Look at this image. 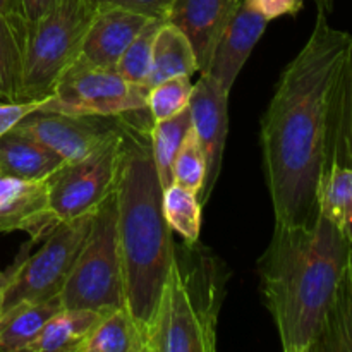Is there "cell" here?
<instances>
[{
    "instance_id": "1",
    "label": "cell",
    "mask_w": 352,
    "mask_h": 352,
    "mask_svg": "<svg viewBox=\"0 0 352 352\" xmlns=\"http://www.w3.org/2000/svg\"><path fill=\"white\" fill-rule=\"evenodd\" d=\"M352 52V34L318 12L305 47L280 74L261 117L260 143L275 223L305 226L318 215L333 93Z\"/></svg>"
},
{
    "instance_id": "2",
    "label": "cell",
    "mask_w": 352,
    "mask_h": 352,
    "mask_svg": "<svg viewBox=\"0 0 352 352\" xmlns=\"http://www.w3.org/2000/svg\"><path fill=\"white\" fill-rule=\"evenodd\" d=\"M351 244L322 213L305 226L275 223L258 260L265 305L285 352H313Z\"/></svg>"
},
{
    "instance_id": "3",
    "label": "cell",
    "mask_w": 352,
    "mask_h": 352,
    "mask_svg": "<svg viewBox=\"0 0 352 352\" xmlns=\"http://www.w3.org/2000/svg\"><path fill=\"white\" fill-rule=\"evenodd\" d=\"M162 198L164 188L151 155L150 131L129 127L126 157L116 186L117 230L126 306L143 336L174 260V232L165 220Z\"/></svg>"
},
{
    "instance_id": "4",
    "label": "cell",
    "mask_w": 352,
    "mask_h": 352,
    "mask_svg": "<svg viewBox=\"0 0 352 352\" xmlns=\"http://www.w3.org/2000/svg\"><path fill=\"white\" fill-rule=\"evenodd\" d=\"M174 248V260L146 329V352H213L227 274L215 256Z\"/></svg>"
},
{
    "instance_id": "5",
    "label": "cell",
    "mask_w": 352,
    "mask_h": 352,
    "mask_svg": "<svg viewBox=\"0 0 352 352\" xmlns=\"http://www.w3.org/2000/svg\"><path fill=\"white\" fill-rule=\"evenodd\" d=\"M148 86L127 81L116 67H100L78 58L55 82L38 110L120 119L133 129L150 131Z\"/></svg>"
},
{
    "instance_id": "6",
    "label": "cell",
    "mask_w": 352,
    "mask_h": 352,
    "mask_svg": "<svg viewBox=\"0 0 352 352\" xmlns=\"http://www.w3.org/2000/svg\"><path fill=\"white\" fill-rule=\"evenodd\" d=\"M64 308L109 313L126 306L116 191L96 208L91 230L60 291Z\"/></svg>"
},
{
    "instance_id": "7",
    "label": "cell",
    "mask_w": 352,
    "mask_h": 352,
    "mask_svg": "<svg viewBox=\"0 0 352 352\" xmlns=\"http://www.w3.org/2000/svg\"><path fill=\"white\" fill-rule=\"evenodd\" d=\"M96 7L95 0H62L50 12L30 23L24 55V102L52 95L58 78L78 60Z\"/></svg>"
},
{
    "instance_id": "8",
    "label": "cell",
    "mask_w": 352,
    "mask_h": 352,
    "mask_svg": "<svg viewBox=\"0 0 352 352\" xmlns=\"http://www.w3.org/2000/svg\"><path fill=\"white\" fill-rule=\"evenodd\" d=\"M129 126L100 150L76 162H65L47 179L48 212L57 222L93 213L113 191L127 148Z\"/></svg>"
},
{
    "instance_id": "9",
    "label": "cell",
    "mask_w": 352,
    "mask_h": 352,
    "mask_svg": "<svg viewBox=\"0 0 352 352\" xmlns=\"http://www.w3.org/2000/svg\"><path fill=\"white\" fill-rule=\"evenodd\" d=\"M96 212V210H95ZM95 212L58 222L40 250L28 254L3 299V309L21 301H45L60 294L91 230Z\"/></svg>"
},
{
    "instance_id": "10",
    "label": "cell",
    "mask_w": 352,
    "mask_h": 352,
    "mask_svg": "<svg viewBox=\"0 0 352 352\" xmlns=\"http://www.w3.org/2000/svg\"><path fill=\"white\" fill-rule=\"evenodd\" d=\"M12 129L33 138L64 162H76L120 136L127 129V124L113 117L34 110L23 117Z\"/></svg>"
},
{
    "instance_id": "11",
    "label": "cell",
    "mask_w": 352,
    "mask_h": 352,
    "mask_svg": "<svg viewBox=\"0 0 352 352\" xmlns=\"http://www.w3.org/2000/svg\"><path fill=\"white\" fill-rule=\"evenodd\" d=\"M229 95L219 82L208 74H201L196 85H192L189 110H191L192 129L198 134L208 162L205 188L199 203L206 205L219 181L222 170L223 150H226L227 133H229Z\"/></svg>"
},
{
    "instance_id": "12",
    "label": "cell",
    "mask_w": 352,
    "mask_h": 352,
    "mask_svg": "<svg viewBox=\"0 0 352 352\" xmlns=\"http://www.w3.org/2000/svg\"><path fill=\"white\" fill-rule=\"evenodd\" d=\"M268 23L270 21L258 9L254 0H243L220 34L208 67L201 74H208L230 91Z\"/></svg>"
},
{
    "instance_id": "13",
    "label": "cell",
    "mask_w": 352,
    "mask_h": 352,
    "mask_svg": "<svg viewBox=\"0 0 352 352\" xmlns=\"http://www.w3.org/2000/svg\"><path fill=\"white\" fill-rule=\"evenodd\" d=\"M47 179L0 177V234L21 230L38 243L54 230L58 222L48 212Z\"/></svg>"
},
{
    "instance_id": "14",
    "label": "cell",
    "mask_w": 352,
    "mask_h": 352,
    "mask_svg": "<svg viewBox=\"0 0 352 352\" xmlns=\"http://www.w3.org/2000/svg\"><path fill=\"white\" fill-rule=\"evenodd\" d=\"M239 0H172L165 21L186 34L195 50L199 72H205Z\"/></svg>"
},
{
    "instance_id": "15",
    "label": "cell",
    "mask_w": 352,
    "mask_h": 352,
    "mask_svg": "<svg viewBox=\"0 0 352 352\" xmlns=\"http://www.w3.org/2000/svg\"><path fill=\"white\" fill-rule=\"evenodd\" d=\"M144 14L113 6H98L95 10L78 58L100 67H116L131 41L150 23Z\"/></svg>"
},
{
    "instance_id": "16",
    "label": "cell",
    "mask_w": 352,
    "mask_h": 352,
    "mask_svg": "<svg viewBox=\"0 0 352 352\" xmlns=\"http://www.w3.org/2000/svg\"><path fill=\"white\" fill-rule=\"evenodd\" d=\"M65 164L33 138L10 129L0 138V175L24 181L47 179Z\"/></svg>"
},
{
    "instance_id": "17",
    "label": "cell",
    "mask_w": 352,
    "mask_h": 352,
    "mask_svg": "<svg viewBox=\"0 0 352 352\" xmlns=\"http://www.w3.org/2000/svg\"><path fill=\"white\" fill-rule=\"evenodd\" d=\"M64 308L60 294L45 301H21L0 313V352H24L48 320Z\"/></svg>"
},
{
    "instance_id": "18",
    "label": "cell",
    "mask_w": 352,
    "mask_h": 352,
    "mask_svg": "<svg viewBox=\"0 0 352 352\" xmlns=\"http://www.w3.org/2000/svg\"><path fill=\"white\" fill-rule=\"evenodd\" d=\"M30 23L21 14H0V100H23L24 55Z\"/></svg>"
},
{
    "instance_id": "19",
    "label": "cell",
    "mask_w": 352,
    "mask_h": 352,
    "mask_svg": "<svg viewBox=\"0 0 352 352\" xmlns=\"http://www.w3.org/2000/svg\"><path fill=\"white\" fill-rule=\"evenodd\" d=\"M105 313L62 308L55 313L28 352H79Z\"/></svg>"
},
{
    "instance_id": "20",
    "label": "cell",
    "mask_w": 352,
    "mask_h": 352,
    "mask_svg": "<svg viewBox=\"0 0 352 352\" xmlns=\"http://www.w3.org/2000/svg\"><path fill=\"white\" fill-rule=\"evenodd\" d=\"M318 213L339 229L352 246V168L323 165L316 188Z\"/></svg>"
},
{
    "instance_id": "21",
    "label": "cell",
    "mask_w": 352,
    "mask_h": 352,
    "mask_svg": "<svg viewBox=\"0 0 352 352\" xmlns=\"http://www.w3.org/2000/svg\"><path fill=\"white\" fill-rule=\"evenodd\" d=\"M313 352H352V246Z\"/></svg>"
},
{
    "instance_id": "22",
    "label": "cell",
    "mask_w": 352,
    "mask_h": 352,
    "mask_svg": "<svg viewBox=\"0 0 352 352\" xmlns=\"http://www.w3.org/2000/svg\"><path fill=\"white\" fill-rule=\"evenodd\" d=\"M195 50L179 28L164 21L153 43V60L148 88L174 76H192L198 72Z\"/></svg>"
},
{
    "instance_id": "23",
    "label": "cell",
    "mask_w": 352,
    "mask_h": 352,
    "mask_svg": "<svg viewBox=\"0 0 352 352\" xmlns=\"http://www.w3.org/2000/svg\"><path fill=\"white\" fill-rule=\"evenodd\" d=\"M79 352H146V344L127 306H120L102 316Z\"/></svg>"
},
{
    "instance_id": "24",
    "label": "cell",
    "mask_w": 352,
    "mask_h": 352,
    "mask_svg": "<svg viewBox=\"0 0 352 352\" xmlns=\"http://www.w3.org/2000/svg\"><path fill=\"white\" fill-rule=\"evenodd\" d=\"M192 127L191 110L184 109L177 116L167 120H158L151 124L150 144L153 155L155 167H157L158 179L162 188H168L172 184V164L184 141L186 134Z\"/></svg>"
},
{
    "instance_id": "25",
    "label": "cell",
    "mask_w": 352,
    "mask_h": 352,
    "mask_svg": "<svg viewBox=\"0 0 352 352\" xmlns=\"http://www.w3.org/2000/svg\"><path fill=\"white\" fill-rule=\"evenodd\" d=\"M201 203L189 189L172 182L164 189L162 208L172 232H177L184 243L196 244L201 234Z\"/></svg>"
},
{
    "instance_id": "26",
    "label": "cell",
    "mask_w": 352,
    "mask_h": 352,
    "mask_svg": "<svg viewBox=\"0 0 352 352\" xmlns=\"http://www.w3.org/2000/svg\"><path fill=\"white\" fill-rule=\"evenodd\" d=\"M206 172H208V162H206L205 148L191 127L172 164V182L192 191L199 199L205 188Z\"/></svg>"
},
{
    "instance_id": "27",
    "label": "cell",
    "mask_w": 352,
    "mask_h": 352,
    "mask_svg": "<svg viewBox=\"0 0 352 352\" xmlns=\"http://www.w3.org/2000/svg\"><path fill=\"white\" fill-rule=\"evenodd\" d=\"M165 19L153 17L150 23L138 33L126 48L122 57L117 62L116 69L120 72V76L134 85L148 86V78L151 72V60H153V43L157 36L158 28L162 26Z\"/></svg>"
},
{
    "instance_id": "28",
    "label": "cell",
    "mask_w": 352,
    "mask_h": 352,
    "mask_svg": "<svg viewBox=\"0 0 352 352\" xmlns=\"http://www.w3.org/2000/svg\"><path fill=\"white\" fill-rule=\"evenodd\" d=\"M192 93L191 76H174L164 79L148 89V110L153 119L167 120L189 107Z\"/></svg>"
},
{
    "instance_id": "29",
    "label": "cell",
    "mask_w": 352,
    "mask_h": 352,
    "mask_svg": "<svg viewBox=\"0 0 352 352\" xmlns=\"http://www.w3.org/2000/svg\"><path fill=\"white\" fill-rule=\"evenodd\" d=\"M95 2L98 6L122 7V9L144 14L148 17L165 19V14H167L172 0H95Z\"/></svg>"
},
{
    "instance_id": "30",
    "label": "cell",
    "mask_w": 352,
    "mask_h": 352,
    "mask_svg": "<svg viewBox=\"0 0 352 352\" xmlns=\"http://www.w3.org/2000/svg\"><path fill=\"white\" fill-rule=\"evenodd\" d=\"M43 100H33V102H21V103H0V138L9 133L23 117L28 113L40 109Z\"/></svg>"
},
{
    "instance_id": "31",
    "label": "cell",
    "mask_w": 352,
    "mask_h": 352,
    "mask_svg": "<svg viewBox=\"0 0 352 352\" xmlns=\"http://www.w3.org/2000/svg\"><path fill=\"white\" fill-rule=\"evenodd\" d=\"M258 9L268 21L282 16H296L302 9L305 0H254Z\"/></svg>"
},
{
    "instance_id": "32",
    "label": "cell",
    "mask_w": 352,
    "mask_h": 352,
    "mask_svg": "<svg viewBox=\"0 0 352 352\" xmlns=\"http://www.w3.org/2000/svg\"><path fill=\"white\" fill-rule=\"evenodd\" d=\"M33 241L30 239V243L23 244L19 250V253L16 254V258H14L12 263L9 265V267L6 268V270L0 272V313H2V306H3V299H6V294L7 291H9L10 284L14 282V278H16L17 272H19V268L23 267L24 260L28 258V254L31 253V248H33Z\"/></svg>"
},
{
    "instance_id": "33",
    "label": "cell",
    "mask_w": 352,
    "mask_h": 352,
    "mask_svg": "<svg viewBox=\"0 0 352 352\" xmlns=\"http://www.w3.org/2000/svg\"><path fill=\"white\" fill-rule=\"evenodd\" d=\"M62 0H19L21 12L28 23H34L45 14L50 12L55 6H58Z\"/></svg>"
},
{
    "instance_id": "34",
    "label": "cell",
    "mask_w": 352,
    "mask_h": 352,
    "mask_svg": "<svg viewBox=\"0 0 352 352\" xmlns=\"http://www.w3.org/2000/svg\"><path fill=\"white\" fill-rule=\"evenodd\" d=\"M0 14L7 16V14H21V3L19 0H0Z\"/></svg>"
},
{
    "instance_id": "35",
    "label": "cell",
    "mask_w": 352,
    "mask_h": 352,
    "mask_svg": "<svg viewBox=\"0 0 352 352\" xmlns=\"http://www.w3.org/2000/svg\"><path fill=\"white\" fill-rule=\"evenodd\" d=\"M316 7H318V12L329 14L333 7V0H315Z\"/></svg>"
},
{
    "instance_id": "36",
    "label": "cell",
    "mask_w": 352,
    "mask_h": 352,
    "mask_svg": "<svg viewBox=\"0 0 352 352\" xmlns=\"http://www.w3.org/2000/svg\"><path fill=\"white\" fill-rule=\"evenodd\" d=\"M239 2H243V0H239Z\"/></svg>"
},
{
    "instance_id": "37",
    "label": "cell",
    "mask_w": 352,
    "mask_h": 352,
    "mask_svg": "<svg viewBox=\"0 0 352 352\" xmlns=\"http://www.w3.org/2000/svg\"><path fill=\"white\" fill-rule=\"evenodd\" d=\"M0 177H2V175H0Z\"/></svg>"
}]
</instances>
